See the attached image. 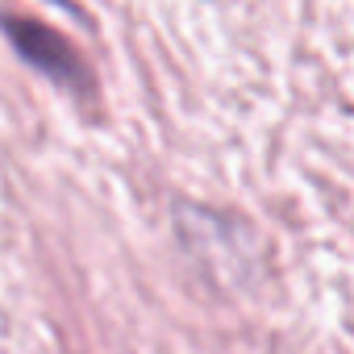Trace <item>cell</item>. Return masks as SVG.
Here are the masks:
<instances>
[{
	"instance_id": "6da1fadb",
	"label": "cell",
	"mask_w": 354,
	"mask_h": 354,
	"mask_svg": "<svg viewBox=\"0 0 354 354\" xmlns=\"http://www.w3.org/2000/svg\"><path fill=\"white\" fill-rule=\"evenodd\" d=\"M9 34H13V46H17L30 63H38L42 71H50V75H59V80H75L80 63H75V55L67 50V42H63L59 34H50V30H42V26H34V21H9Z\"/></svg>"
}]
</instances>
